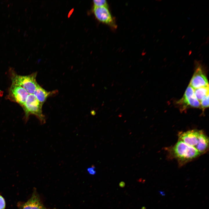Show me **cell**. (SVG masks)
I'll use <instances>...</instances> for the list:
<instances>
[{"mask_svg":"<svg viewBox=\"0 0 209 209\" xmlns=\"http://www.w3.org/2000/svg\"><path fill=\"white\" fill-rule=\"evenodd\" d=\"M168 149L170 157L176 159L180 166L193 160L201 155L194 147L179 140L174 146Z\"/></svg>","mask_w":209,"mask_h":209,"instance_id":"obj_1","label":"cell"},{"mask_svg":"<svg viewBox=\"0 0 209 209\" xmlns=\"http://www.w3.org/2000/svg\"><path fill=\"white\" fill-rule=\"evenodd\" d=\"M42 105L33 94H29L25 102L22 106L25 113V120L27 121L29 116L32 114L37 117L41 124L45 123L46 118L42 113Z\"/></svg>","mask_w":209,"mask_h":209,"instance_id":"obj_2","label":"cell"},{"mask_svg":"<svg viewBox=\"0 0 209 209\" xmlns=\"http://www.w3.org/2000/svg\"><path fill=\"white\" fill-rule=\"evenodd\" d=\"M37 73L26 75H18L13 73L11 74L12 83L21 86L29 94H33L39 85L36 80Z\"/></svg>","mask_w":209,"mask_h":209,"instance_id":"obj_3","label":"cell"},{"mask_svg":"<svg viewBox=\"0 0 209 209\" xmlns=\"http://www.w3.org/2000/svg\"><path fill=\"white\" fill-rule=\"evenodd\" d=\"M199 102L195 96L194 89L189 85L183 97L177 103L181 109L184 110L188 107L200 108Z\"/></svg>","mask_w":209,"mask_h":209,"instance_id":"obj_4","label":"cell"},{"mask_svg":"<svg viewBox=\"0 0 209 209\" xmlns=\"http://www.w3.org/2000/svg\"><path fill=\"white\" fill-rule=\"evenodd\" d=\"M93 12L96 18L99 21L108 25L113 28L116 27L114 18L108 7L94 6Z\"/></svg>","mask_w":209,"mask_h":209,"instance_id":"obj_5","label":"cell"},{"mask_svg":"<svg viewBox=\"0 0 209 209\" xmlns=\"http://www.w3.org/2000/svg\"><path fill=\"white\" fill-rule=\"evenodd\" d=\"M29 94L27 91L22 87L12 83L9 89L8 97L10 100L22 107L25 102Z\"/></svg>","mask_w":209,"mask_h":209,"instance_id":"obj_6","label":"cell"},{"mask_svg":"<svg viewBox=\"0 0 209 209\" xmlns=\"http://www.w3.org/2000/svg\"><path fill=\"white\" fill-rule=\"evenodd\" d=\"M202 131L193 129L180 132L178 134L179 140L195 148L199 142Z\"/></svg>","mask_w":209,"mask_h":209,"instance_id":"obj_7","label":"cell"},{"mask_svg":"<svg viewBox=\"0 0 209 209\" xmlns=\"http://www.w3.org/2000/svg\"><path fill=\"white\" fill-rule=\"evenodd\" d=\"M198 65L189 85L194 89L209 86L208 80L203 72L201 65Z\"/></svg>","mask_w":209,"mask_h":209,"instance_id":"obj_8","label":"cell"},{"mask_svg":"<svg viewBox=\"0 0 209 209\" xmlns=\"http://www.w3.org/2000/svg\"><path fill=\"white\" fill-rule=\"evenodd\" d=\"M39 195L33 193L31 198L22 206L21 209H46Z\"/></svg>","mask_w":209,"mask_h":209,"instance_id":"obj_9","label":"cell"},{"mask_svg":"<svg viewBox=\"0 0 209 209\" xmlns=\"http://www.w3.org/2000/svg\"><path fill=\"white\" fill-rule=\"evenodd\" d=\"M57 93L56 91H48L39 85L33 95L37 100L43 105L48 97L55 95Z\"/></svg>","mask_w":209,"mask_h":209,"instance_id":"obj_10","label":"cell"},{"mask_svg":"<svg viewBox=\"0 0 209 209\" xmlns=\"http://www.w3.org/2000/svg\"><path fill=\"white\" fill-rule=\"evenodd\" d=\"M209 140L208 137L202 131L199 142L195 148L202 154L206 152L208 149Z\"/></svg>","mask_w":209,"mask_h":209,"instance_id":"obj_11","label":"cell"},{"mask_svg":"<svg viewBox=\"0 0 209 209\" xmlns=\"http://www.w3.org/2000/svg\"><path fill=\"white\" fill-rule=\"evenodd\" d=\"M194 89L195 96L199 102L209 95V86Z\"/></svg>","mask_w":209,"mask_h":209,"instance_id":"obj_12","label":"cell"},{"mask_svg":"<svg viewBox=\"0 0 209 209\" xmlns=\"http://www.w3.org/2000/svg\"><path fill=\"white\" fill-rule=\"evenodd\" d=\"M200 107L203 110L209 107V95L206 96L200 101Z\"/></svg>","mask_w":209,"mask_h":209,"instance_id":"obj_13","label":"cell"},{"mask_svg":"<svg viewBox=\"0 0 209 209\" xmlns=\"http://www.w3.org/2000/svg\"><path fill=\"white\" fill-rule=\"evenodd\" d=\"M93 2L94 6L108 7V3L105 0H94Z\"/></svg>","mask_w":209,"mask_h":209,"instance_id":"obj_14","label":"cell"},{"mask_svg":"<svg viewBox=\"0 0 209 209\" xmlns=\"http://www.w3.org/2000/svg\"><path fill=\"white\" fill-rule=\"evenodd\" d=\"M6 203L3 198L0 195V209H5Z\"/></svg>","mask_w":209,"mask_h":209,"instance_id":"obj_15","label":"cell"},{"mask_svg":"<svg viewBox=\"0 0 209 209\" xmlns=\"http://www.w3.org/2000/svg\"><path fill=\"white\" fill-rule=\"evenodd\" d=\"M95 167L92 165L91 167L88 168L87 170L90 174L93 175L96 174V171L95 170Z\"/></svg>","mask_w":209,"mask_h":209,"instance_id":"obj_16","label":"cell"},{"mask_svg":"<svg viewBox=\"0 0 209 209\" xmlns=\"http://www.w3.org/2000/svg\"><path fill=\"white\" fill-rule=\"evenodd\" d=\"M125 183L123 181L120 182L119 184V186L121 188L124 187L125 186Z\"/></svg>","mask_w":209,"mask_h":209,"instance_id":"obj_17","label":"cell"},{"mask_svg":"<svg viewBox=\"0 0 209 209\" xmlns=\"http://www.w3.org/2000/svg\"><path fill=\"white\" fill-rule=\"evenodd\" d=\"M159 192L160 194H161L162 196H165V194L164 192L162 191H159Z\"/></svg>","mask_w":209,"mask_h":209,"instance_id":"obj_18","label":"cell"},{"mask_svg":"<svg viewBox=\"0 0 209 209\" xmlns=\"http://www.w3.org/2000/svg\"></svg>","mask_w":209,"mask_h":209,"instance_id":"obj_19","label":"cell"}]
</instances>
